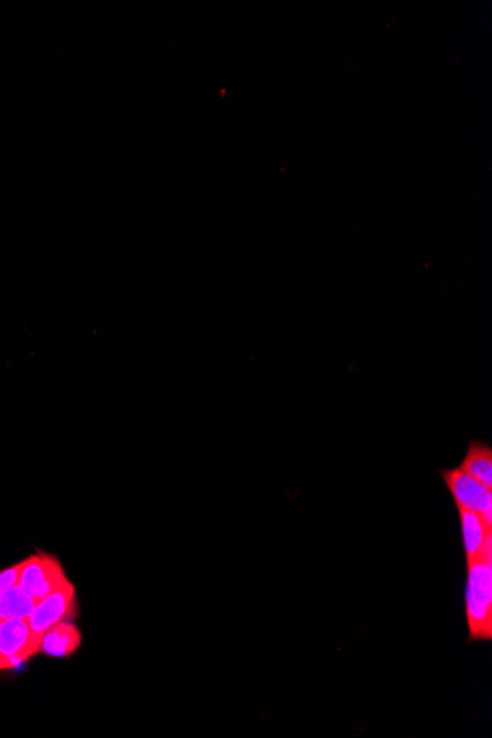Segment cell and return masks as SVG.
<instances>
[{
	"label": "cell",
	"mask_w": 492,
	"mask_h": 738,
	"mask_svg": "<svg viewBox=\"0 0 492 738\" xmlns=\"http://www.w3.org/2000/svg\"><path fill=\"white\" fill-rule=\"evenodd\" d=\"M74 585L70 581L54 591L51 596L43 599L34 607L33 613L27 619L28 625L34 632L45 634L49 628L58 622L65 621L70 616L74 602Z\"/></svg>",
	"instance_id": "obj_5"
},
{
	"label": "cell",
	"mask_w": 492,
	"mask_h": 738,
	"mask_svg": "<svg viewBox=\"0 0 492 738\" xmlns=\"http://www.w3.org/2000/svg\"><path fill=\"white\" fill-rule=\"evenodd\" d=\"M457 512H459L460 528H462L467 566L479 559L485 538L492 531L487 528L484 520L479 518L478 513L473 512V510L457 507Z\"/></svg>",
	"instance_id": "obj_7"
},
{
	"label": "cell",
	"mask_w": 492,
	"mask_h": 738,
	"mask_svg": "<svg viewBox=\"0 0 492 738\" xmlns=\"http://www.w3.org/2000/svg\"><path fill=\"white\" fill-rule=\"evenodd\" d=\"M67 582L61 563L51 554H34L23 560L18 585L27 591L34 603L42 602Z\"/></svg>",
	"instance_id": "obj_3"
},
{
	"label": "cell",
	"mask_w": 492,
	"mask_h": 738,
	"mask_svg": "<svg viewBox=\"0 0 492 738\" xmlns=\"http://www.w3.org/2000/svg\"><path fill=\"white\" fill-rule=\"evenodd\" d=\"M456 507L473 510L492 531V490L457 467L439 470Z\"/></svg>",
	"instance_id": "obj_2"
},
{
	"label": "cell",
	"mask_w": 492,
	"mask_h": 738,
	"mask_svg": "<svg viewBox=\"0 0 492 738\" xmlns=\"http://www.w3.org/2000/svg\"><path fill=\"white\" fill-rule=\"evenodd\" d=\"M21 568H23V562L17 563V565L11 566V568L3 569L0 572V597L11 590L12 587L18 585L20 581Z\"/></svg>",
	"instance_id": "obj_10"
},
{
	"label": "cell",
	"mask_w": 492,
	"mask_h": 738,
	"mask_svg": "<svg viewBox=\"0 0 492 738\" xmlns=\"http://www.w3.org/2000/svg\"><path fill=\"white\" fill-rule=\"evenodd\" d=\"M42 638L43 634L34 632L27 619L0 622V671L15 668L39 653Z\"/></svg>",
	"instance_id": "obj_4"
},
{
	"label": "cell",
	"mask_w": 492,
	"mask_h": 738,
	"mask_svg": "<svg viewBox=\"0 0 492 738\" xmlns=\"http://www.w3.org/2000/svg\"><path fill=\"white\" fill-rule=\"evenodd\" d=\"M0 622H2V619H0Z\"/></svg>",
	"instance_id": "obj_11"
},
{
	"label": "cell",
	"mask_w": 492,
	"mask_h": 738,
	"mask_svg": "<svg viewBox=\"0 0 492 738\" xmlns=\"http://www.w3.org/2000/svg\"><path fill=\"white\" fill-rule=\"evenodd\" d=\"M82 644V632L71 622L61 621L43 634L40 652L51 657H70Z\"/></svg>",
	"instance_id": "obj_6"
},
{
	"label": "cell",
	"mask_w": 492,
	"mask_h": 738,
	"mask_svg": "<svg viewBox=\"0 0 492 738\" xmlns=\"http://www.w3.org/2000/svg\"><path fill=\"white\" fill-rule=\"evenodd\" d=\"M466 622L469 643L492 640V563L475 560L466 566Z\"/></svg>",
	"instance_id": "obj_1"
},
{
	"label": "cell",
	"mask_w": 492,
	"mask_h": 738,
	"mask_svg": "<svg viewBox=\"0 0 492 738\" xmlns=\"http://www.w3.org/2000/svg\"><path fill=\"white\" fill-rule=\"evenodd\" d=\"M459 467L465 470L467 475L492 490V447L490 444L479 441V439H472Z\"/></svg>",
	"instance_id": "obj_8"
},
{
	"label": "cell",
	"mask_w": 492,
	"mask_h": 738,
	"mask_svg": "<svg viewBox=\"0 0 492 738\" xmlns=\"http://www.w3.org/2000/svg\"><path fill=\"white\" fill-rule=\"evenodd\" d=\"M36 603L20 585H15L0 597V619H28Z\"/></svg>",
	"instance_id": "obj_9"
}]
</instances>
